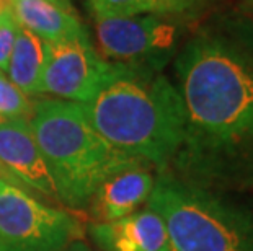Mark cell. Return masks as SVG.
<instances>
[{
    "label": "cell",
    "instance_id": "cell-2",
    "mask_svg": "<svg viewBox=\"0 0 253 251\" xmlns=\"http://www.w3.org/2000/svg\"><path fill=\"white\" fill-rule=\"evenodd\" d=\"M82 108L106 142L145 163L164 167L185 143L180 93L160 69L113 62L106 82Z\"/></svg>",
    "mask_w": 253,
    "mask_h": 251
},
{
    "label": "cell",
    "instance_id": "cell-16",
    "mask_svg": "<svg viewBox=\"0 0 253 251\" xmlns=\"http://www.w3.org/2000/svg\"><path fill=\"white\" fill-rule=\"evenodd\" d=\"M0 179H3V181H7V183H12V184H15V186H20V188H25L23 184L20 183V181L15 178L13 176V173L10 172V170L5 167V165L0 162ZM26 189V188H25ZM30 191V189H28Z\"/></svg>",
    "mask_w": 253,
    "mask_h": 251
},
{
    "label": "cell",
    "instance_id": "cell-8",
    "mask_svg": "<svg viewBox=\"0 0 253 251\" xmlns=\"http://www.w3.org/2000/svg\"><path fill=\"white\" fill-rule=\"evenodd\" d=\"M0 162L26 189L57 199L54 181L28 119L0 121Z\"/></svg>",
    "mask_w": 253,
    "mask_h": 251
},
{
    "label": "cell",
    "instance_id": "cell-19",
    "mask_svg": "<svg viewBox=\"0 0 253 251\" xmlns=\"http://www.w3.org/2000/svg\"><path fill=\"white\" fill-rule=\"evenodd\" d=\"M240 25L244 26L247 33H249V35L252 36V38H253V15L250 17V21H247V23H240Z\"/></svg>",
    "mask_w": 253,
    "mask_h": 251
},
{
    "label": "cell",
    "instance_id": "cell-6",
    "mask_svg": "<svg viewBox=\"0 0 253 251\" xmlns=\"http://www.w3.org/2000/svg\"><path fill=\"white\" fill-rule=\"evenodd\" d=\"M95 36L106 61L162 69L180 39L176 21L157 15L93 17Z\"/></svg>",
    "mask_w": 253,
    "mask_h": 251
},
{
    "label": "cell",
    "instance_id": "cell-9",
    "mask_svg": "<svg viewBox=\"0 0 253 251\" xmlns=\"http://www.w3.org/2000/svg\"><path fill=\"white\" fill-rule=\"evenodd\" d=\"M88 233L101 251H170L165 223L149 207L113 222H96Z\"/></svg>",
    "mask_w": 253,
    "mask_h": 251
},
{
    "label": "cell",
    "instance_id": "cell-5",
    "mask_svg": "<svg viewBox=\"0 0 253 251\" xmlns=\"http://www.w3.org/2000/svg\"><path fill=\"white\" fill-rule=\"evenodd\" d=\"M69 212L0 179V251H59L79 237Z\"/></svg>",
    "mask_w": 253,
    "mask_h": 251
},
{
    "label": "cell",
    "instance_id": "cell-3",
    "mask_svg": "<svg viewBox=\"0 0 253 251\" xmlns=\"http://www.w3.org/2000/svg\"><path fill=\"white\" fill-rule=\"evenodd\" d=\"M28 122L54 181L57 199L69 207L88 206L90 197L110 176L145 163L106 142L80 103L38 100Z\"/></svg>",
    "mask_w": 253,
    "mask_h": 251
},
{
    "label": "cell",
    "instance_id": "cell-4",
    "mask_svg": "<svg viewBox=\"0 0 253 251\" xmlns=\"http://www.w3.org/2000/svg\"><path fill=\"white\" fill-rule=\"evenodd\" d=\"M147 207L164 220L170 251H253V217L196 184L162 175Z\"/></svg>",
    "mask_w": 253,
    "mask_h": 251
},
{
    "label": "cell",
    "instance_id": "cell-13",
    "mask_svg": "<svg viewBox=\"0 0 253 251\" xmlns=\"http://www.w3.org/2000/svg\"><path fill=\"white\" fill-rule=\"evenodd\" d=\"M93 17H129L157 15L181 18L196 15L211 0H85Z\"/></svg>",
    "mask_w": 253,
    "mask_h": 251
},
{
    "label": "cell",
    "instance_id": "cell-12",
    "mask_svg": "<svg viewBox=\"0 0 253 251\" xmlns=\"http://www.w3.org/2000/svg\"><path fill=\"white\" fill-rule=\"evenodd\" d=\"M44 64L46 41L20 26L15 47L5 71L8 73V78L28 97L40 95Z\"/></svg>",
    "mask_w": 253,
    "mask_h": 251
},
{
    "label": "cell",
    "instance_id": "cell-14",
    "mask_svg": "<svg viewBox=\"0 0 253 251\" xmlns=\"http://www.w3.org/2000/svg\"><path fill=\"white\" fill-rule=\"evenodd\" d=\"M33 103L21 90L0 71V121L30 119Z\"/></svg>",
    "mask_w": 253,
    "mask_h": 251
},
{
    "label": "cell",
    "instance_id": "cell-15",
    "mask_svg": "<svg viewBox=\"0 0 253 251\" xmlns=\"http://www.w3.org/2000/svg\"><path fill=\"white\" fill-rule=\"evenodd\" d=\"M20 25L15 20L10 7H5L0 10V71H7L10 56L15 47V41H17Z\"/></svg>",
    "mask_w": 253,
    "mask_h": 251
},
{
    "label": "cell",
    "instance_id": "cell-7",
    "mask_svg": "<svg viewBox=\"0 0 253 251\" xmlns=\"http://www.w3.org/2000/svg\"><path fill=\"white\" fill-rule=\"evenodd\" d=\"M111 71L113 62L100 56L90 36L46 42L40 95L49 93L59 100L87 103L106 82Z\"/></svg>",
    "mask_w": 253,
    "mask_h": 251
},
{
    "label": "cell",
    "instance_id": "cell-20",
    "mask_svg": "<svg viewBox=\"0 0 253 251\" xmlns=\"http://www.w3.org/2000/svg\"><path fill=\"white\" fill-rule=\"evenodd\" d=\"M247 2H250V3L253 5V0H247Z\"/></svg>",
    "mask_w": 253,
    "mask_h": 251
},
{
    "label": "cell",
    "instance_id": "cell-11",
    "mask_svg": "<svg viewBox=\"0 0 253 251\" xmlns=\"http://www.w3.org/2000/svg\"><path fill=\"white\" fill-rule=\"evenodd\" d=\"M15 20L46 42L85 38L88 31L75 13L64 12L46 0H10Z\"/></svg>",
    "mask_w": 253,
    "mask_h": 251
},
{
    "label": "cell",
    "instance_id": "cell-1",
    "mask_svg": "<svg viewBox=\"0 0 253 251\" xmlns=\"http://www.w3.org/2000/svg\"><path fill=\"white\" fill-rule=\"evenodd\" d=\"M201 33L188 41L175 71L186 121L181 148L208 167L253 173V38Z\"/></svg>",
    "mask_w": 253,
    "mask_h": 251
},
{
    "label": "cell",
    "instance_id": "cell-17",
    "mask_svg": "<svg viewBox=\"0 0 253 251\" xmlns=\"http://www.w3.org/2000/svg\"><path fill=\"white\" fill-rule=\"evenodd\" d=\"M59 251H93L87 243L84 242V240H80V238H77V240H74V242H71L69 245H66L62 250H59Z\"/></svg>",
    "mask_w": 253,
    "mask_h": 251
},
{
    "label": "cell",
    "instance_id": "cell-10",
    "mask_svg": "<svg viewBox=\"0 0 253 251\" xmlns=\"http://www.w3.org/2000/svg\"><path fill=\"white\" fill-rule=\"evenodd\" d=\"M154 175L147 163L136 165L110 176L90 197L91 215L98 222H113L136 212L154 189Z\"/></svg>",
    "mask_w": 253,
    "mask_h": 251
},
{
    "label": "cell",
    "instance_id": "cell-18",
    "mask_svg": "<svg viewBox=\"0 0 253 251\" xmlns=\"http://www.w3.org/2000/svg\"><path fill=\"white\" fill-rule=\"evenodd\" d=\"M46 2H49L52 5H56L64 12H69V13H75V8L72 5V0H46Z\"/></svg>",
    "mask_w": 253,
    "mask_h": 251
}]
</instances>
